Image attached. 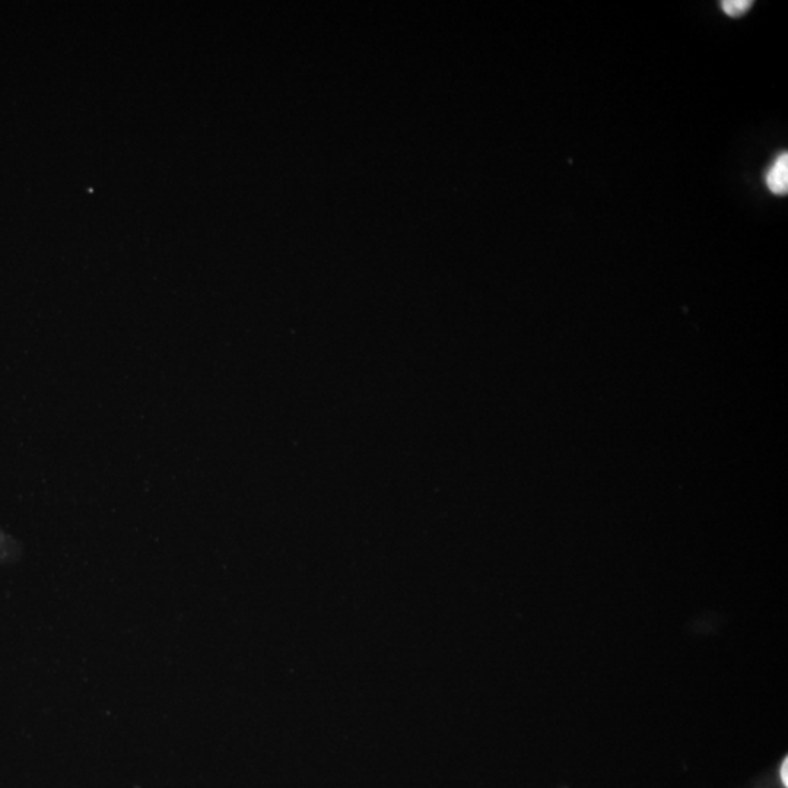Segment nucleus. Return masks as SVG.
Returning a JSON list of instances; mask_svg holds the SVG:
<instances>
[{"label": "nucleus", "mask_w": 788, "mask_h": 788, "mask_svg": "<svg viewBox=\"0 0 788 788\" xmlns=\"http://www.w3.org/2000/svg\"><path fill=\"white\" fill-rule=\"evenodd\" d=\"M752 5L753 2L751 0H726V2L721 3V8L729 17L739 18L745 15Z\"/></svg>", "instance_id": "obj_3"}, {"label": "nucleus", "mask_w": 788, "mask_h": 788, "mask_svg": "<svg viewBox=\"0 0 788 788\" xmlns=\"http://www.w3.org/2000/svg\"><path fill=\"white\" fill-rule=\"evenodd\" d=\"M561 788H570V787L564 786V787H561Z\"/></svg>", "instance_id": "obj_4"}, {"label": "nucleus", "mask_w": 788, "mask_h": 788, "mask_svg": "<svg viewBox=\"0 0 788 788\" xmlns=\"http://www.w3.org/2000/svg\"><path fill=\"white\" fill-rule=\"evenodd\" d=\"M746 788H788V755L784 753L777 762L755 778Z\"/></svg>", "instance_id": "obj_1"}, {"label": "nucleus", "mask_w": 788, "mask_h": 788, "mask_svg": "<svg viewBox=\"0 0 788 788\" xmlns=\"http://www.w3.org/2000/svg\"><path fill=\"white\" fill-rule=\"evenodd\" d=\"M767 186L774 195H786L788 190V155L781 154L767 174Z\"/></svg>", "instance_id": "obj_2"}]
</instances>
